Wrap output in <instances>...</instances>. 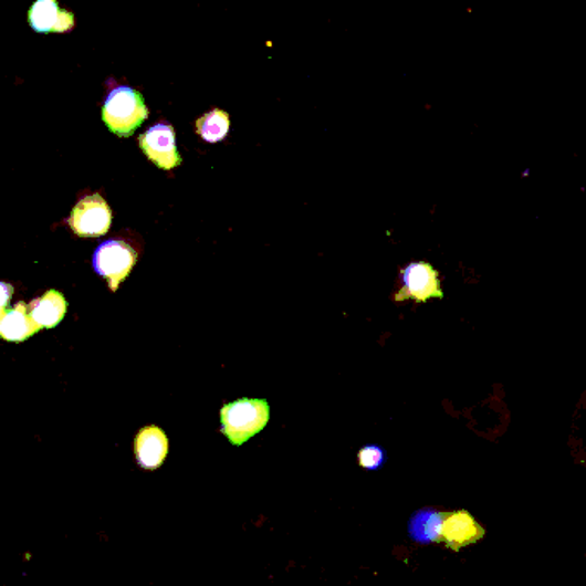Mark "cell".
Segmentation results:
<instances>
[{
  "label": "cell",
  "instance_id": "8fae6325",
  "mask_svg": "<svg viewBox=\"0 0 586 586\" xmlns=\"http://www.w3.org/2000/svg\"><path fill=\"white\" fill-rule=\"evenodd\" d=\"M448 513L437 510H421L411 516L408 523V533L417 544H442L443 521Z\"/></svg>",
  "mask_w": 586,
  "mask_h": 586
},
{
  "label": "cell",
  "instance_id": "ba28073f",
  "mask_svg": "<svg viewBox=\"0 0 586 586\" xmlns=\"http://www.w3.org/2000/svg\"><path fill=\"white\" fill-rule=\"evenodd\" d=\"M169 454V437L160 427H145L135 437L136 463L144 470H158Z\"/></svg>",
  "mask_w": 586,
  "mask_h": 586
},
{
  "label": "cell",
  "instance_id": "52a82bcc",
  "mask_svg": "<svg viewBox=\"0 0 586 586\" xmlns=\"http://www.w3.org/2000/svg\"><path fill=\"white\" fill-rule=\"evenodd\" d=\"M485 536V530L467 510L448 513L443 521L442 544L451 551H461L468 545L477 544Z\"/></svg>",
  "mask_w": 586,
  "mask_h": 586
},
{
  "label": "cell",
  "instance_id": "8992f818",
  "mask_svg": "<svg viewBox=\"0 0 586 586\" xmlns=\"http://www.w3.org/2000/svg\"><path fill=\"white\" fill-rule=\"evenodd\" d=\"M139 148L158 169L170 170L181 166L182 158L176 145V132L169 123H158L138 138Z\"/></svg>",
  "mask_w": 586,
  "mask_h": 586
},
{
  "label": "cell",
  "instance_id": "5bb4252c",
  "mask_svg": "<svg viewBox=\"0 0 586 586\" xmlns=\"http://www.w3.org/2000/svg\"><path fill=\"white\" fill-rule=\"evenodd\" d=\"M386 459V451L380 446H365L358 452L359 467L365 468V470L375 471L383 468Z\"/></svg>",
  "mask_w": 586,
  "mask_h": 586
},
{
  "label": "cell",
  "instance_id": "9c48e42d",
  "mask_svg": "<svg viewBox=\"0 0 586 586\" xmlns=\"http://www.w3.org/2000/svg\"><path fill=\"white\" fill-rule=\"evenodd\" d=\"M28 21L36 33H64L74 27L73 12L62 11L55 0H36L28 11Z\"/></svg>",
  "mask_w": 586,
  "mask_h": 586
},
{
  "label": "cell",
  "instance_id": "3957f363",
  "mask_svg": "<svg viewBox=\"0 0 586 586\" xmlns=\"http://www.w3.org/2000/svg\"><path fill=\"white\" fill-rule=\"evenodd\" d=\"M138 262L135 248L126 241L111 240L102 243L93 253V269L108 282L113 293L119 284L132 274L133 266Z\"/></svg>",
  "mask_w": 586,
  "mask_h": 586
},
{
  "label": "cell",
  "instance_id": "277c9868",
  "mask_svg": "<svg viewBox=\"0 0 586 586\" xmlns=\"http://www.w3.org/2000/svg\"><path fill=\"white\" fill-rule=\"evenodd\" d=\"M67 224L80 238H101L113 226V210L101 195H88L77 201Z\"/></svg>",
  "mask_w": 586,
  "mask_h": 586
},
{
  "label": "cell",
  "instance_id": "5b68a950",
  "mask_svg": "<svg viewBox=\"0 0 586 586\" xmlns=\"http://www.w3.org/2000/svg\"><path fill=\"white\" fill-rule=\"evenodd\" d=\"M401 290L394 296L396 303H405L409 300L427 303V301L443 297L439 272L429 262L409 263L401 271Z\"/></svg>",
  "mask_w": 586,
  "mask_h": 586
},
{
  "label": "cell",
  "instance_id": "7a4b0ae2",
  "mask_svg": "<svg viewBox=\"0 0 586 586\" xmlns=\"http://www.w3.org/2000/svg\"><path fill=\"white\" fill-rule=\"evenodd\" d=\"M102 119L111 133L119 138H129L148 119L144 95L129 86L113 90L102 108Z\"/></svg>",
  "mask_w": 586,
  "mask_h": 586
},
{
  "label": "cell",
  "instance_id": "30bf717a",
  "mask_svg": "<svg viewBox=\"0 0 586 586\" xmlns=\"http://www.w3.org/2000/svg\"><path fill=\"white\" fill-rule=\"evenodd\" d=\"M39 331L42 328L31 318L27 303H18L0 316V336L9 343H23Z\"/></svg>",
  "mask_w": 586,
  "mask_h": 586
},
{
  "label": "cell",
  "instance_id": "4fadbf2b",
  "mask_svg": "<svg viewBox=\"0 0 586 586\" xmlns=\"http://www.w3.org/2000/svg\"><path fill=\"white\" fill-rule=\"evenodd\" d=\"M198 135L205 139L207 144H219L228 136L229 128H231V119L226 111L220 108H212L209 113L203 114L195 124Z\"/></svg>",
  "mask_w": 586,
  "mask_h": 586
},
{
  "label": "cell",
  "instance_id": "6da1fadb",
  "mask_svg": "<svg viewBox=\"0 0 586 586\" xmlns=\"http://www.w3.org/2000/svg\"><path fill=\"white\" fill-rule=\"evenodd\" d=\"M271 420V406L265 399H238L220 409L222 433L232 446H243L265 429Z\"/></svg>",
  "mask_w": 586,
  "mask_h": 586
},
{
  "label": "cell",
  "instance_id": "7c38bea8",
  "mask_svg": "<svg viewBox=\"0 0 586 586\" xmlns=\"http://www.w3.org/2000/svg\"><path fill=\"white\" fill-rule=\"evenodd\" d=\"M28 308H30L31 318L40 328H54L66 316V297L62 296L59 291L51 290L42 297L31 301Z\"/></svg>",
  "mask_w": 586,
  "mask_h": 586
}]
</instances>
